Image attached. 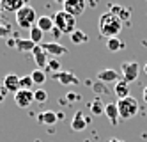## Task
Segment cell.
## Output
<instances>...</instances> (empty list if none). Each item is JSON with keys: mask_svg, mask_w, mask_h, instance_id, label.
Instances as JSON below:
<instances>
[{"mask_svg": "<svg viewBox=\"0 0 147 142\" xmlns=\"http://www.w3.org/2000/svg\"><path fill=\"white\" fill-rule=\"evenodd\" d=\"M98 27H99V34L103 37H107V39H110V37H119L121 30H122V21L115 16L113 13L107 11V13H103L99 16Z\"/></svg>", "mask_w": 147, "mask_h": 142, "instance_id": "1", "label": "cell"}, {"mask_svg": "<svg viewBox=\"0 0 147 142\" xmlns=\"http://www.w3.org/2000/svg\"><path fill=\"white\" fill-rule=\"evenodd\" d=\"M53 23H55V29L60 30L62 34H73L76 30V18H73L69 13H66L64 9L62 11H57L53 14Z\"/></svg>", "mask_w": 147, "mask_h": 142, "instance_id": "2", "label": "cell"}, {"mask_svg": "<svg viewBox=\"0 0 147 142\" xmlns=\"http://www.w3.org/2000/svg\"><path fill=\"white\" fill-rule=\"evenodd\" d=\"M37 13H36V9L32 7V5H28V4H25L22 9L16 13V23H18V27L20 29H32L36 23H37V18L39 16H36Z\"/></svg>", "mask_w": 147, "mask_h": 142, "instance_id": "3", "label": "cell"}, {"mask_svg": "<svg viewBox=\"0 0 147 142\" xmlns=\"http://www.w3.org/2000/svg\"><path fill=\"white\" fill-rule=\"evenodd\" d=\"M117 110H119V117L121 119H133L138 114V101L133 96H128L124 100L117 101Z\"/></svg>", "mask_w": 147, "mask_h": 142, "instance_id": "4", "label": "cell"}, {"mask_svg": "<svg viewBox=\"0 0 147 142\" xmlns=\"http://www.w3.org/2000/svg\"><path fill=\"white\" fill-rule=\"evenodd\" d=\"M140 75V64L136 60H128L121 64V76L124 82H135Z\"/></svg>", "mask_w": 147, "mask_h": 142, "instance_id": "5", "label": "cell"}, {"mask_svg": "<svg viewBox=\"0 0 147 142\" xmlns=\"http://www.w3.org/2000/svg\"><path fill=\"white\" fill-rule=\"evenodd\" d=\"M64 11L69 13L73 18H80L83 14V11H85V2H83V0H66Z\"/></svg>", "mask_w": 147, "mask_h": 142, "instance_id": "6", "label": "cell"}, {"mask_svg": "<svg viewBox=\"0 0 147 142\" xmlns=\"http://www.w3.org/2000/svg\"><path fill=\"white\" fill-rule=\"evenodd\" d=\"M36 100H34V91H23L20 89L16 94H14V103L20 107V108H27L30 107Z\"/></svg>", "mask_w": 147, "mask_h": 142, "instance_id": "7", "label": "cell"}, {"mask_svg": "<svg viewBox=\"0 0 147 142\" xmlns=\"http://www.w3.org/2000/svg\"><path fill=\"white\" fill-rule=\"evenodd\" d=\"M121 80L119 71H115L112 68H105L101 71H98V82L101 84H117Z\"/></svg>", "mask_w": 147, "mask_h": 142, "instance_id": "8", "label": "cell"}, {"mask_svg": "<svg viewBox=\"0 0 147 142\" xmlns=\"http://www.w3.org/2000/svg\"><path fill=\"white\" fill-rule=\"evenodd\" d=\"M32 55H34V60H36V66H37V69H46V66H48V53L45 52V48L41 46V45H37L34 50H32Z\"/></svg>", "mask_w": 147, "mask_h": 142, "instance_id": "9", "label": "cell"}, {"mask_svg": "<svg viewBox=\"0 0 147 142\" xmlns=\"http://www.w3.org/2000/svg\"><path fill=\"white\" fill-rule=\"evenodd\" d=\"M51 78L60 82L62 85H76L78 84V76H75L73 71H59V73H53Z\"/></svg>", "mask_w": 147, "mask_h": 142, "instance_id": "10", "label": "cell"}, {"mask_svg": "<svg viewBox=\"0 0 147 142\" xmlns=\"http://www.w3.org/2000/svg\"><path fill=\"white\" fill-rule=\"evenodd\" d=\"M41 46L45 48V52L48 53L50 57H59V55H64V53H67V48H66V46H62L60 43H57V41H51V43H43Z\"/></svg>", "mask_w": 147, "mask_h": 142, "instance_id": "11", "label": "cell"}, {"mask_svg": "<svg viewBox=\"0 0 147 142\" xmlns=\"http://www.w3.org/2000/svg\"><path fill=\"white\" fill-rule=\"evenodd\" d=\"M2 85L7 89V92H13V94H16L18 91H20V76L18 75H14V73H11V75H5L4 76V82H2Z\"/></svg>", "mask_w": 147, "mask_h": 142, "instance_id": "12", "label": "cell"}, {"mask_svg": "<svg viewBox=\"0 0 147 142\" xmlns=\"http://www.w3.org/2000/svg\"><path fill=\"white\" fill-rule=\"evenodd\" d=\"M89 126V119L83 116L82 112H76L75 117H73V121H71V128H73V132H83Z\"/></svg>", "mask_w": 147, "mask_h": 142, "instance_id": "13", "label": "cell"}, {"mask_svg": "<svg viewBox=\"0 0 147 142\" xmlns=\"http://www.w3.org/2000/svg\"><path fill=\"white\" fill-rule=\"evenodd\" d=\"M105 116H107V119L115 126L119 123V110H117V103H107V107H105Z\"/></svg>", "mask_w": 147, "mask_h": 142, "instance_id": "14", "label": "cell"}, {"mask_svg": "<svg viewBox=\"0 0 147 142\" xmlns=\"http://www.w3.org/2000/svg\"><path fill=\"white\" fill-rule=\"evenodd\" d=\"M36 27H37V29H41L43 32H51V30L55 29L53 16H39V18H37Z\"/></svg>", "mask_w": 147, "mask_h": 142, "instance_id": "15", "label": "cell"}, {"mask_svg": "<svg viewBox=\"0 0 147 142\" xmlns=\"http://www.w3.org/2000/svg\"><path fill=\"white\" fill-rule=\"evenodd\" d=\"M113 92L117 94L119 100H124V98H128V96H129V85H128V82L119 80L117 84L113 85Z\"/></svg>", "mask_w": 147, "mask_h": 142, "instance_id": "16", "label": "cell"}, {"mask_svg": "<svg viewBox=\"0 0 147 142\" xmlns=\"http://www.w3.org/2000/svg\"><path fill=\"white\" fill-rule=\"evenodd\" d=\"M37 119H39V123H43V124H46V126H51V124H55V123L59 121V117H57V112H53V110H46V112H41Z\"/></svg>", "mask_w": 147, "mask_h": 142, "instance_id": "17", "label": "cell"}, {"mask_svg": "<svg viewBox=\"0 0 147 142\" xmlns=\"http://www.w3.org/2000/svg\"><path fill=\"white\" fill-rule=\"evenodd\" d=\"M23 5H25L23 0H5V2H2V9H4V11H9V13H14V14H16Z\"/></svg>", "mask_w": 147, "mask_h": 142, "instance_id": "18", "label": "cell"}, {"mask_svg": "<svg viewBox=\"0 0 147 142\" xmlns=\"http://www.w3.org/2000/svg\"><path fill=\"white\" fill-rule=\"evenodd\" d=\"M105 107H107V105L103 103L101 98H96V100H92V103L89 105L92 116H105Z\"/></svg>", "mask_w": 147, "mask_h": 142, "instance_id": "19", "label": "cell"}, {"mask_svg": "<svg viewBox=\"0 0 147 142\" xmlns=\"http://www.w3.org/2000/svg\"><path fill=\"white\" fill-rule=\"evenodd\" d=\"M36 46H37V45L30 41V37H27V39H22V37H20V39H16V46H14V48L20 50V52H32Z\"/></svg>", "mask_w": 147, "mask_h": 142, "instance_id": "20", "label": "cell"}, {"mask_svg": "<svg viewBox=\"0 0 147 142\" xmlns=\"http://www.w3.org/2000/svg\"><path fill=\"white\" fill-rule=\"evenodd\" d=\"M69 39H71L73 45H83V43H87L89 37H87V34H85L82 29H76V30L69 36Z\"/></svg>", "mask_w": 147, "mask_h": 142, "instance_id": "21", "label": "cell"}, {"mask_svg": "<svg viewBox=\"0 0 147 142\" xmlns=\"http://www.w3.org/2000/svg\"><path fill=\"white\" fill-rule=\"evenodd\" d=\"M110 13H113L121 21H126V20L129 18V13H131V11L126 9V7H121V5H112V7H110Z\"/></svg>", "mask_w": 147, "mask_h": 142, "instance_id": "22", "label": "cell"}, {"mask_svg": "<svg viewBox=\"0 0 147 142\" xmlns=\"http://www.w3.org/2000/svg\"><path fill=\"white\" fill-rule=\"evenodd\" d=\"M30 76H32V80H34V85H43L46 82V71L45 69H37L36 68Z\"/></svg>", "mask_w": 147, "mask_h": 142, "instance_id": "23", "label": "cell"}, {"mask_svg": "<svg viewBox=\"0 0 147 142\" xmlns=\"http://www.w3.org/2000/svg\"><path fill=\"white\" fill-rule=\"evenodd\" d=\"M43 36H45V32L41 29H37L36 25L30 29V41L36 43V45H43Z\"/></svg>", "mask_w": 147, "mask_h": 142, "instance_id": "24", "label": "cell"}, {"mask_svg": "<svg viewBox=\"0 0 147 142\" xmlns=\"http://www.w3.org/2000/svg\"><path fill=\"white\" fill-rule=\"evenodd\" d=\"M107 48L110 52H119V50L124 48V43L119 37H110V39H107Z\"/></svg>", "mask_w": 147, "mask_h": 142, "instance_id": "25", "label": "cell"}, {"mask_svg": "<svg viewBox=\"0 0 147 142\" xmlns=\"http://www.w3.org/2000/svg\"><path fill=\"white\" fill-rule=\"evenodd\" d=\"M32 85H34V80H32V76H22L20 78V89H23V91H32Z\"/></svg>", "mask_w": 147, "mask_h": 142, "instance_id": "26", "label": "cell"}, {"mask_svg": "<svg viewBox=\"0 0 147 142\" xmlns=\"http://www.w3.org/2000/svg\"><path fill=\"white\" fill-rule=\"evenodd\" d=\"M34 100H36L37 103H45V101L48 100V92H46L45 89H36V91H34Z\"/></svg>", "mask_w": 147, "mask_h": 142, "instance_id": "27", "label": "cell"}, {"mask_svg": "<svg viewBox=\"0 0 147 142\" xmlns=\"http://www.w3.org/2000/svg\"><path fill=\"white\" fill-rule=\"evenodd\" d=\"M45 71H53V73H59L60 71V60L59 59H50L48 60V66Z\"/></svg>", "mask_w": 147, "mask_h": 142, "instance_id": "28", "label": "cell"}, {"mask_svg": "<svg viewBox=\"0 0 147 142\" xmlns=\"http://www.w3.org/2000/svg\"><path fill=\"white\" fill-rule=\"evenodd\" d=\"M92 89L96 91L98 94H107V96H108V89H107V84H101V82H98V84H94V85H92Z\"/></svg>", "mask_w": 147, "mask_h": 142, "instance_id": "29", "label": "cell"}, {"mask_svg": "<svg viewBox=\"0 0 147 142\" xmlns=\"http://www.w3.org/2000/svg\"><path fill=\"white\" fill-rule=\"evenodd\" d=\"M9 34H11V27L0 23V37H7Z\"/></svg>", "mask_w": 147, "mask_h": 142, "instance_id": "30", "label": "cell"}, {"mask_svg": "<svg viewBox=\"0 0 147 142\" xmlns=\"http://www.w3.org/2000/svg\"><path fill=\"white\" fill-rule=\"evenodd\" d=\"M66 100H67L69 103H75V101L82 100V98H80V94H76V92H67V94H66Z\"/></svg>", "mask_w": 147, "mask_h": 142, "instance_id": "31", "label": "cell"}, {"mask_svg": "<svg viewBox=\"0 0 147 142\" xmlns=\"http://www.w3.org/2000/svg\"><path fill=\"white\" fill-rule=\"evenodd\" d=\"M5 94H7V89H5L4 85H0V96H4V98H5Z\"/></svg>", "mask_w": 147, "mask_h": 142, "instance_id": "32", "label": "cell"}, {"mask_svg": "<svg viewBox=\"0 0 147 142\" xmlns=\"http://www.w3.org/2000/svg\"><path fill=\"white\" fill-rule=\"evenodd\" d=\"M51 32H53V37H55V39H57V37H59V36L62 34V32H60V30H57V29H53Z\"/></svg>", "mask_w": 147, "mask_h": 142, "instance_id": "33", "label": "cell"}, {"mask_svg": "<svg viewBox=\"0 0 147 142\" xmlns=\"http://www.w3.org/2000/svg\"><path fill=\"white\" fill-rule=\"evenodd\" d=\"M142 96H144V101L147 103V87H144V94Z\"/></svg>", "mask_w": 147, "mask_h": 142, "instance_id": "34", "label": "cell"}, {"mask_svg": "<svg viewBox=\"0 0 147 142\" xmlns=\"http://www.w3.org/2000/svg\"><path fill=\"white\" fill-rule=\"evenodd\" d=\"M144 73L147 75V62H145V66H144Z\"/></svg>", "mask_w": 147, "mask_h": 142, "instance_id": "35", "label": "cell"}, {"mask_svg": "<svg viewBox=\"0 0 147 142\" xmlns=\"http://www.w3.org/2000/svg\"><path fill=\"white\" fill-rule=\"evenodd\" d=\"M108 142H119V140H117V139H110Z\"/></svg>", "mask_w": 147, "mask_h": 142, "instance_id": "36", "label": "cell"}, {"mask_svg": "<svg viewBox=\"0 0 147 142\" xmlns=\"http://www.w3.org/2000/svg\"><path fill=\"white\" fill-rule=\"evenodd\" d=\"M4 101V96H0V103H2Z\"/></svg>", "mask_w": 147, "mask_h": 142, "instance_id": "37", "label": "cell"}, {"mask_svg": "<svg viewBox=\"0 0 147 142\" xmlns=\"http://www.w3.org/2000/svg\"><path fill=\"white\" fill-rule=\"evenodd\" d=\"M119 142H124V140H119Z\"/></svg>", "mask_w": 147, "mask_h": 142, "instance_id": "38", "label": "cell"}, {"mask_svg": "<svg viewBox=\"0 0 147 142\" xmlns=\"http://www.w3.org/2000/svg\"><path fill=\"white\" fill-rule=\"evenodd\" d=\"M0 21H2V18H0Z\"/></svg>", "mask_w": 147, "mask_h": 142, "instance_id": "39", "label": "cell"}]
</instances>
